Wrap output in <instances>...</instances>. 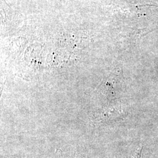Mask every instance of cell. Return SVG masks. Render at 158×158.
I'll use <instances>...</instances> for the list:
<instances>
[{
	"instance_id": "1",
	"label": "cell",
	"mask_w": 158,
	"mask_h": 158,
	"mask_svg": "<svg viewBox=\"0 0 158 158\" xmlns=\"http://www.w3.org/2000/svg\"><path fill=\"white\" fill-rule=\"evenodd\" d=\"M143 149L142 146H138L133 152L130 153L127 158H141L142 151Z\"/></svg>"
},
{
	"instance_id": "2",
	"label": "cell",
	"mask_w": 158,
	"mask_h": 158,
	"mask_svg": "<svg viewBox=\"0 0 158 158\" xmlns=\"http://www.w3.org/2000/svg\"><path fill=\"white\" fill-rule=\"evenodd\" d=\"M77 158V157H76V158Z\"/></svg>"
}]
</instances>
